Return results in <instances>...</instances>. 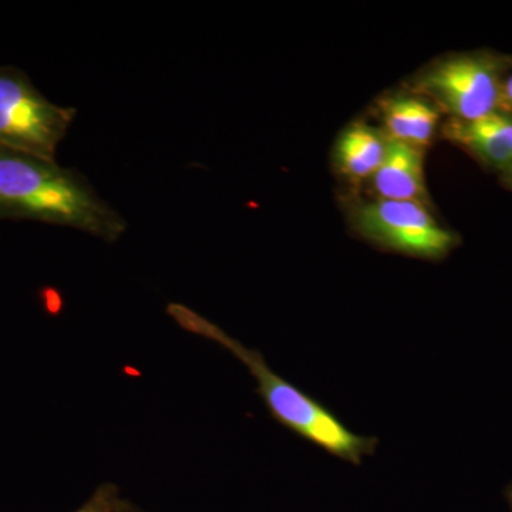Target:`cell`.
Segmentation results:
<instances>
[{
	"label": "cell",
	"instance_id": "6da1fadb",
	"mask_svg": "<svg viewBox=\"0 0 512 512\" xmlns=\"http://www.w3.org/2000/svg\"><path fill=\"white\" fill-rule=\"evenodd\" d=\"M0 220L63 225L109 244L127 229L82 173L5 147H0Z\"/></svg>",
	"mask_w": 512,
	"mask_h": 512
},
{
	"label": "cell",
	"instance_id": "7a4b0ae2",
	"mask_svg": "<svg viewBox=\"0 0 512 512\" xmlns=\"http://www.w3.org/2000/svg\"><path fill=\"white\" fill-rule=\"evenodd\" d=\"M167 313L181 329L217 343L244 363L255 379L256 392L266 409L286 429L355 466L375 453V437L360 436L348 429L328 407L276 375L261 353L242 345L220 326L181 303H170Z\"/></svg>",
	"mask_w": 512,
	"mask_h": 512
},
{
	"label": "cell",
	"instance_id": "3957f363",
	"mask_svg": "<svg viewBox=\"0 0 512 512\" xmlns=\"http://www.w3.org/2000/svg\"><path fill=\"white\" fill-rule=\"evenodd\" d=\"M511 69L512 56L458 53L430 66L414 87L436 101L450 119L477 120L501 110L504 80Z\"/></svg>",
	"mask_w": 512,
	"mask_h": 512
},
{
	"label": "cell",
	"instance_id": "277c9868",
	"mask_svg": "<svg viewBox=\"0 0 512 512\" xmlns=\"http://www.w3.org/2000/svg\"><path fill=\"white\" fill-rule=\"evenodd\" d=\"M76 114L47 100L22 70L0 67V147L56 161Z\"/></svg>",
	"mask_w": 512,
	"mask_h": 512
},
{
	"label": "cell",
	"instance_id": "5b68a950",
	"mask_svg": "<svg viewBox=\"0 0 512 512\" xmlns=\"http://www.w3.org/2000/svg\"><path fill=\"white\" fill-rule=\"evenodd\" d=\"M353 228L376 247L421 259H443L458 245L420 202L376 200L353 212Z\"/></svg>",
	"mask_w": 512,
	"mask_h": 512
},
{
	"label": "cell",
	"instance_id": "8992f818",
	"mask_svg": "<svg viewBox=\"0 0 512 512\" xmlns=\"http://www.w3.org/2000/svg\"><path fill=\"white\" fill-rule=\"evenodd\" d=\"M443 137L500 173L512 160V114L507 111L470 121L450 119Z\"/></svg>",
	"mask_w": 512,
	"mask_h": 512
},
{
	"label": "cell",
	"instance_id": "52a82bcc",
	"mask_svg": "<svg viewBox=\"0 0 512 512\" xmlns=\"http://www.w3.org/2000/svg\"><path fill=\"white\" fill-rule=\"evenodd\" d=\"M373 185L380 200L413 201L427 205L423 148L387 137L386 154Z\"/></svg>",
	"mask_w": 512,
	"mask_h": 512
},
{
	"label": "cell",
	"instance_id": "ba28073f",
	"mask_svg": "<svg viewBox=\"0 0 512 512\" xmlns=\"http://www.w3.org/2000/svg\"><path fill=\"white\" fill-rule=\"evenodd\" d=\"M380 110L386 136L412 146H429L439 126L440 110L421 97L390 96L382 101Z\"/></svg>",
	"mask_w": 512,
	"mask_h": 512
},
{
	"label": "cell",
	"instance_id": "9c48e42d",
	"mask_svg": "<svg viewBox=\"0 0 512 512\" xmlns=\"http://www.w3.org/2000/svg\"><path fill=\"white\" fill-rule=\"evenodd\" d=\"M387 136L375 127L357 121L343 131L336 144V161L352 180L373 178L386 154Z\"/></svg>",
	"mask_w": 512,
	"mask_h": 512
},
{
	"label": "cell",
	"instance_id": "30bf717a",
	"mask_svg": "<svg viewBox=\"0 0 512 512\" xmlns=\"http://www.w3.org/2000/svg\"><path fill=\"white\" fill-rule=\"evenodd\" d=\"M121 495L114 484H101L82 507L74 512H116Z\"/></svg>",
	"mask_w": 512,
	"mask_h": 512
},
{
	"label": "cell",
	"instance_id": "8fae6325",
	"mask_svg": "<svg viewBox=\"0 0 512 512\" xmlns=\"http://www.w3.org/2000/svg\"><path fill=\"white\" fill-rule=\"evenodd\" d=\"M501 110L512 114V69L508 72L503 86V107Z\"/></svg>",
	"mask_w": 512,
	"mask_h": 512
},
{
	"label": "cell",
	"instance_id": "7c38bea8",
	"mask_svg": "<svg viewBox=\"0 0 512 512\" xmlns=\"http://www.w3.org/2000/svg\"><path fill=\"white\" fill-rule=\"evenodd\" d=\"M116 512H147L141 510V508L136 507V505L131 504L130 501L124 500L121 498L119 505H117Z\"/></svg>",
	"mask_w": 512,
	"mask_h": 512
},
{
	"label": "cell",
	"instance_id": "4fadbf2b",
	"mask_svg": "<svg viewBox=\"0 0 512 512\" xmlns=\"http://www.w3.org/2000/svg\"><path fill=\"white\" fill-rule=\"evenodd\" d=\"M501 177H503L504 184L512 190V160L510 164L501 171Z\"/></svg>",
	"mask_w": 512,
	"mask_h": 512
},
{
	"label": "cell",
	"instance_id": "5bb4252c",
	"mask_svg": "<svg viewBox=\"0 0 512 512\" xmlns=\"http://www.w3.org/2000/svg\"><path fill=\"white\" fill-rule=\"evenodd\" d=\"M505 498H507V503L510 505L512 511V483L508 485L507 490H505Z\"/></svg>",
	"mask_w": 512,
	"mask_h": 512
}]
</instances>
